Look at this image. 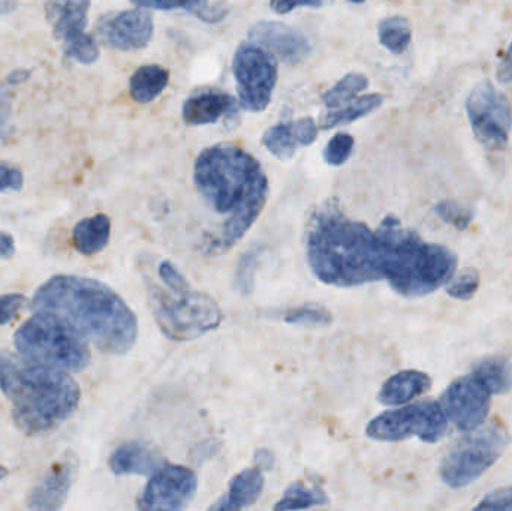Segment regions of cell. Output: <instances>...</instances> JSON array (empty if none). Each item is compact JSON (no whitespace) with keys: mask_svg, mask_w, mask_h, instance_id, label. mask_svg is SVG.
Returning a JSON list of instances; mask_svg holds the SVG:
<instances>
[{"mask_svg":"<svg viewBox=\"0 0 512 511\" xmlns=\"http://www.w3.org/2000/svg\"><path fill=\"white\" fill-rule=\"evenodd\" d=\"M6 474H8V471H6V468L0 467V480L5 479Z\"/></svg>","mask_w":512,"mask_h":511,"instance_id":"obj_49","label":"cell"},{"mask_svg":"<svg viewBox=\"0 0 512 511\" xmlns=\"http://www.w3.org/2000/svg\"><path fill=\"white\" fill-rule=\"evenodd\" d=\"M23 186V174L18 168L0 162V192L20 191Z\"/></svg>","mask_w":512,"mask_h":511,"instance_id":"obj_37","label":"cell"},{"mask_svg":"<svg viewBox=\"0 0 512 511\" xmlns=\"http://www.w3.org/2000/svg\"><path fill=\"white\" fill-rule=\"evenodd\" d=\"M498 81L502 84L512 83V42L499 65Z\"/></svg>","mask_w":512,"mask_h":511,"instance_id":"obj_44","label":"cell"},{"mask_svg":"<svg viewBox=\"0 0 512 511\" xmlns=\"http://www.w3.org/2000/svg\"><path fill=\"white\" fill-rule=\"evenodd\" d=\"M307 260L319 281L334 287H357L384 279V254L378 233L342 213L315 216Z\"/></svg>","mask_w":512,"mask_h":511,"instance_id":"obj_3","label":"cell"},{"mask_svg":"<svg viewBox=\"0 0 512 511\" xmlns=\"http://www.w3.org/2000/svg\"><path fill=\"white\" fill-rule=\"evenodd\" d=\"M228 14V8L222 3H218L215 6H204L200 11L197 12L198 17L207 23H218L225 15Z\"/></svg>","mask_w":512,"mask_h":511,"instance_id":"obj_43","label":"cell"},{"mask_svg":"<svg viewBox=\"0 0 512 511\" xmlns=\"http://www.w3.org/2000/svg\"><path fill=\"white\" fill-rule=\"evenodd\" d=\"M255 269V257L254 255H246L243 258L242 264H240L239 269V282L240 287H242L243 293H248L252 288V278H254V272L252 270Z\"/></svg>","mask_w":512,"mask_h":511,"instance_id":"obj_41","label":"cell"},{"mask_svg":"<svg viewBox=\"0 0 512 511\" xmlns=\"http://www.w3.org/2000/svg\"><path fill=\"white\" fill-rule=\"evenodd\" d=\"M15 252L14 237L5 231H0V257L9 258Z\"/></svg>","mask_w":512,"mask_h":511,"instance_id":"obj_45","label":"cell"},{"mask_svg":"<svg viewBox=\"0 0 512 511\" xmlns=\"http://www.w3.org/2000/svg\"><path fill=\"white\" fill-rule=\"evenodd\" d=\"M77 464L71 459L54 465L29 495V509L53 511L62 509L68 498Z\"/></svg>","mask_w":512,"mask_h":511,"instance_id":"obj_16","label":"cell"},{"mask_svg":"<svg viewBox=\"0 0 512 511\" xmlns=\"http://www.w3.org/2000/svg\"><path fill=\"white\" fill-rule=\"evenodd\" d=\"M27 77H29V71H15L9 75L8 83L11 84V86H15V84L23 83Z\"/></svg>","mask_w":512,"mask_h":511,"instance_id":"obj_47","label":"cell"},{"mask_svg":"<svg viewBox=\"0 0 512 511\" xmlns=\"http://www.w3.org/2000/svg\"><path fill=\"white\" fill-rule=\"evenodd\" d=\"M472 131L480 143L490 147L507 144L512 126V110L507 95L493 86L492 81H481L469 93L466 101Z\"/></svg>","mask_w":512,"mask_h":511,"instance_id":"obj_11","label":"cell"},{"mask_svg":"<svg viewBox=\"0 0 512 511\" xmlns=\"http://www.w3.org/2000/svg\"><path fill=\"white\" fill-rule=\"evenodd\" d=\"M24 302H26V299L21 294L0 296V324L9 323L23 308Z\"/></svg>","mask_w":512,"mask_h":511,"instance_id":"obj_38","label":"cell"},{"mask_svg":"<svg viewBox=\"0 0 512 511\" xmlns=\"http://www.w3.org/2000/svg\"><path fill=\"white\" fill-rule=\"evenodd\" d=\"M492 393L474 374L454 381L441 398V407L460 431H474L483 426L490 411Z\"/></svg>","mask_w":512,"mask_h":511,"instance_id":"obj_12","label":"cell"},{"mask_svg":"<svg viewBox=\"0 0 512 511\" xmlns=\"http://www.w3.org/2000/svg\"><path fill=\"white\" fill-rule=\"evenodd\" d=\"M328 503L327 495L318 486H310L304 482L289 486L282 500L274 506V510H304L310 507L324 506Z\"/></svg>","mask_w":512,"mask_h":511,"instance_id":"obj_26","label":"cell"},{"mask_svg":"<svg viewBox=\"0 0 512 511\" xmlns=\"http://www.w3.org/2000/svg\"><path fill=\"white\" fill-rule=\"evenodd\" d=\"M264 477L258 467L242 471L234 477L228 494L212 510H243L251 507L261 497Z\"/></svg>","mask_w":512,"mask_h":511,"instance_id":"obj_21","label":"cell"},{"mask_svg":"<svg viewBox=\"0 0 512 511\" xmlns=\"http://www.w3.org/2000/svg\"><path fill=\"white\" fill-rule=\"evenodd\" d=\"M354 150V138L349 134H337L328 141L324 149V159L327 164L337 165L345 164L351 158Z\"/></svg>","mask_w":512,"mask_h":511,"instance_id":"obj_32","label":"cell"},{"mask_svg":"<svg viewBox=\"0 0 512 511\" xmlns=\"http://www.w3.org/2000/svg\"><path fill=\"white\" fill-rule=\"evenodd\" d=\"M11 93H9V83L0 89V135L5 131L11 117Z\"/></svg>","mask_w":512,"mask_h":511,"instance_id":"obj_42","label":"cell"},{"mask_svg":"<svg viewBox=\"0 0 512 511\" xmlns=\"http://www.w3.org/2000/svg\"><path fill=\"white\" fill-rule=\"evenodd\" d=\"M480 287V275L477 270L469 269L451 278L447 285V293L454 299L469 300L475 296Z\"/></svg>","mask_w":512,"mask_h":511,"instance_id":"obj_31","label":"cell"},{"mask_svg":"<svg viewBox=\"0 0 512 511\" xmlns=\"http://www.w3.org/2000/svg\"><path fill=\"white\" fill-rule=\"evenodd\" d=\"M472 374L483 383L492 395L510 392L512 387V366L504 357H489L478 363Z\"/></svg>","mask_w":512,"mask_h":511,"instance_id":"obj_24","label":"cell"},{"mask_svg":"<svg viewBox=\"0 0 512 511\" xmlns=\"http://www.w3.org/2000/svg\"><path fill=\"white\" fill-rule=\"evenodd\" d=\"M45 8L54 35L62 39L63 45L86 35L84 27L87 24L90 0H47Z\"/></svg>","mask_w":512,"mask_h":511,"instance_id":"obj_17","label":"cell"},{"mask_svg":"<svg viewBox=\"0 0 512 511\" xmlns=\"http://www.w3.org/2000/svg\"><path fill=\"white\" fill-rule=\"evenodd\" d=\"M384 254V279L396 293L421 297L448 284L457 269V257L442 245L426 243L418 234L400 228L387 216L378 230Z\"/></svg>","mask_w":512,"mask_h":511,"instance_id":"obj_5","label":"cell"},{"mask_svg":"<svg viewBox=\"0 0 512 511\" xmlns=\"http://www.w3.org/2000/svg\"><path fill=\"white\" fill-rule=\"evenodd\" d=\"M382 102H384V96L376 95V93L361 96L357 101L343 107L342 110L333 111V113H328L327 116L322 117L321 128L333 129L336 126L354 122V120L367 116L376 108L381 107Z\"/></svg>","mask_w":512,"mask_h":511,"instance_id":"obj_25","label":"cell"},{"mask_svg":"<svg viewBox=\"0 0 512 511\" xmlns=\"http://www.w3.org/2000/svg\"><path fill=\"white\" fill-rule=\"evenodd\" d=\"M255 464L259 470H270L274 464V456L270 450H258L255 453Z\"/></svg>","mask_w":512,"mask_h":511,"instance_id":"obj_46","label":"cell"},{"mask_svg":"<svg viewBox=\"0 0 512 511\" xmlns=\"http://www.w3.org/2000/svg\"><path fill=\"white\" fill-rule=\"evenodd\" d=\"M447 428V416L441 404L423 401L382 413L369 423L366 434L378 441H402L418 437L424 443H438Z\"/></svg>","mask_w":512,"mask_h":511,"instance_id":"obj_9","label":"cell"},{"mask_svg":"<svg viewBox=\"0 0 512 511\" xmlns=\"http://www.w3.org/2000/svg\"><path fill=\"white\" fill-rule=\"evenodd\" d=\"M14 5V0H0V14L11 11V9H14Z\"/></svg>","mask_w":512,"mask_h":511,"instance_id":"obj_48","label":"cell"},{"mask_svg":"<svg viewBox=\"0 0 512 511\" xmlns=\"http://www.w3.org/2000/svg\"><path fill=\"white\" fill-rule=\"evenodd\" d=\"M0 387L12 402L15 426L27 435L39 434L65 422L80 402V387L62 369L0 363Z\"/></svg>","mask_w":512,"mask_h":511,"instance_id":"obj_4","label":"cell"},{"mask_svg":"<svg viewBox=\"0 0 512 511\" xmlns=\"http://www.w3.org/2000/svg\"><path fill=\"white\" fill-rule=\"evenodd\" d=\"M102 41L117 50H141L153 36V18L144 9H129L102 17L98 23Z\"/></svg>","mask_w":512,"mask_h":511,"instance_id":"obj_14","label":"cell"},{"mask_svg":"<svg viewBox=\"0 0 512 511\" xmlns=\"http://www.w3.org/2000/svg\"><path fill=\"white\" fill-rule=\"evenodd\" d=\"M195 185L207 203L230 215L224 227L225 248L236 245L252 227L268 195V180L254 156L231 144L204 150L195 162Z\"/></svg>","mask_w":512,"mask_h":511,"instance_id":"obj_2","label":"cell"},{"mask_svg":"<svg viewBox=\"0 0 512 511\" xmlns=\"http://www.w3.org/2000/svg\"><path fill=\"white\" fill-rule=\"evenodd\" d=\"M349 2H354V3H363L364 0H349Z\"/></svg>","mask_w":512,"mask_h":511,"instance_id":"obj_50","label":"cell"},{"mask_svg":"<svg viewBox=\"0 0 512 511\" xmlns=\"http://www.w3.org/2000/svg\"><path fill=\"white\" fill-rule=\"evenodd\" d=\"M283 320L297 326L318 327L328 326L333 320L330 312L322 306H301L286 312Z\"/></svg>","mask_w":512,"mask_h":511,"instance_id":"obj_30","label":"cell"},{"mask_svg":"<svg viewBox=\"0 0 512 511\" xmlns=\"http://www.w3.org/2000/svg\"><path fill=\"white\" fill-rule=\"evenodd\" d=\"M510 443L502 426L477 428L459 441L445 456L441 477L451 488H465L480 479L501 458Z\"/></svg>","mask_w":512,"mask_h":511,"instance_id":"obj_8","label":"cell"},{"mask_svg":"<svg viewBox=\"0 0 512 511\" xmlns=\"http://www.w3.org/2000/svg\"><path fill=\"white\" fill-rule=\"evenodd\" d=\"M150 305L159 329L173 341H192L222 323L218 303L191 287L161 288L150 282Z\"/></svg>","mask_w":512,"mask_h":511,"instance_id":"obj_7","label":"cell"},{"mask_svg":"<svg viewBox=\"0 0 512 511\" xmlns=\"http://www.w3.org/2000/svg\"><path fill=\"white\" fill-rule=\"evenodd\" d=\"M432 387L429 375L420 371H402L385 381L379 392V402L384 405H403L426 393Z\"/></svg>","mask_w":512,"mask_h":511,"instance_id":"obj_20","label":"cell"},{"mask_svg":"<svg viewBox=\"0 0 512 511\" xmlns=\"http://www.w3.org/2000/svg\"><path fill=\"white\" fill-rule=\"evenodd\" d=\"M233 69L243 107L254 113L264 111L270 104L277 81L274 57L262 48L245 42L234 54Z\"/></svg>","mask_w":512,"mask_h":511,"instance_id":"obj_10","label":"cell"},{"mask_svg":"<svg viewBox=\"0 0 512 511\" xmlns=\"http://www.w3.org/2000/svg\"><path fill=\"white\" fill-rule=\"evenodd\" d=\"M170 80V72L159 65H146L138 68L131 78V96L140 104L153 101L161 95Z\"/></svg>","mask_w":512,"mask_h":511,"instance_id":"obj_23","label":"cell"},{"mask_svg":"<svg viewBox=\"0 0 512 511\" xmlns=\"http://www.w3.org/2000/svg\"><path fill=\"white\" fill-rule=\"evenodd\" d=\"M262 143L267 147L268 152L273 153L279 159L292 158L297 152V147L300 146L291 123L288 125L279 123V125L271 126L265 131Z\"/></svg>","mask_w":512,"mask_h":511,"instance_id":"obj_28","label":"cell"},{"mask_svg":"<svg viewBox=\"0 0 512 511\" xmlns=\"http://www.w3.org/2000/svg\"><path fill=\"white\" fill-rule=\"evenodd\" d=\"M291 126L300 146H310L318 137V128H316L315 120L312 117L295 120Z\"/></svg>","mask_w":512,"mask_h":511,"instance_id":"obj_36","label":"cell"},{"mask_svg":"<svg viewBox=\"0 0 512 511\" xmlns=\"http://www.w3.org/2000/svg\"><path fill=\"white\" fill-rule=\"evenodd\" d=\"M324 5V0H271L270 6L277 14H288L292 9L300 6H309V8H319Z\"/></svg>","mask_w":512,"mask_h":511,"instance_id":"obj_40","label":"cell"},{"mask_svg":"<svg viewBox=\"0 0 512 511\" xmlns=\"http://www.w3.org/2000/svg\"><path fill=\"white\" fill-rule=\"evenodd\" d=\"M159 278L162 279V282H164L168 288L189 287L185 276H183L173 264L168 263V261H162V263L159 264Z\"/></svg>","mask_w":512,"mask_h":511,"instance_id":"obj_39","label":"cell"},{"mask_svg":"<svg viewBox=\"0 0 512 511\" xmlns=\"http://www.w3.org/2000/svg\"><path fill=\"white\" fill-rule=\"evenodd\" d=\"M249 36L288 63L301 62L312 51L300 32L277 21H259L251 27Z\"/></svg>","mask_w":512,"mask_h":511,"instance_id":"obj_15","label":"cell"},{"mask_svg":"<svg viewBox=\"0 0 512 511\" xmlns=\"http://www.w3.org/2000/svg\"><path fill=\"white\" fill-rule=\"evenodd\" d=\"M135 5L141 8L153 9H186L197 14L201 8L206 6L207 0H132Z\"/></svg>","mask_w":512,"mask_h":511,"instance_id":"obj_34","label":"cell"},{"mask_svg":"<svg viewBox=\"0 0 512 511\" xmlns=\"http://www.w3.org/2000/svg\"><path fill=\"white\" fill-rule=\"evenodd\" d=\"M32 311L57 315L104 353H128L137 341L134 312L119 294L93 279L51 278L33 296Z\"/></svg>","mask_w":512,"mask_h":511,"instance_id":"obj_1","label":"cell"},{"mask_svg":"<svg viewBox=\"0 0 512 511\" xmlns=\"http://www.w3.org/2000/svg\"><path fill=\"white\" fill-rule=\"evenodd\" d=\"M15 347L24 359L62 371H83L90 351L83 336L65 320L48 312H36L14 336Z\"/></svg>","mask_w":512,"mask_h":511,"instance_id":"obj_6","label":"cell"},{"mask_svg":"<svg viewBox=\"0 0 512 511\" xmlns=\"http://www.w3.org/2000/svg\"><path fill=\"white\" fill-rule=\"evenodd\" d=\"M197 492L194 471L183 465H164L153 474L140 500L143 510H183Z\"/></svg>","mask_w":512,"mask_h":511,"instance_id":"obj_13","label":"cell"},{"mask_svg":"<svg viewBox=\"0 0 512 511\" xmlns=\"http://www.w3.org/2000/svg\"><path fill=\"white\" fill-rule=\"evenodd\" d=\"M164 467L161 453L143 443H126L120 446L110 458V468L117 476L138 474L150 476Z\"/></svg>","mask_w":512,"mask_h":511,"instance_id":"obj_18","label":"cell"},{"mask_svg":"<svg viewBox=\"0 0 512 511\" xmlns=\"http://www.w3.org/2000/svg\"><path fill=\"white\" fill-rule=\"evenodd\" d=\"M111 222L107 215L92 216V218L83 219L78 222L74 228L75 248L84 255H93L102 251L110 240Z\"/></svg>","mask_w":512,"mask_h":511,"instance_id":"obj_22","label":"cell"},{"mask_svg":"<svg viewBox=\"0 0 512 511\" xmlns=\"http://www.w3.org/2000/svg\"><path fill=\"white\" fill-rule=\"evenodd\" d=\"M379 41L385 48L394 54L403 53L411 44L412 30L411 24L406 18L390 17L385 18L379 24Z\"/></svg>","mask_w":512,"mask_h":511,"instance_id":"obj_27","label":"cell"},{"mask_svg":"<svg viewBox=\"0 0 512 511\" xmlns=\"http://www.w3.org/2000/svg\"><path fill=\"white\" fill-rule=\"evenodd\" d=\"M236 110L233 96L224 92H206L191 96L183 104V120L188 125L200 126L218 122L221 117Z\"/></svg>","mask_w":512,"mask_h":511,"instance_id":"obj_19","label":"cell"},{"mask_svg":"<svg viewBox=\"0 0 512 511\" xmlns=\"http://www.w3.org/2000/svg\"><path fill=\"white\" fill-rule=\"evenodd\" d=\"M477 510H512V486L490 492L484 500L475 507Z\"/></svg>","mask_w":512,"mask_h":511,"instance_id":"obj_35","label":"cell"},{"mask_svg":"<svg viewBox=\"0 0 512 511\" xmlns=\"http://www.w3.org/2000/svg\"><path fill=\"white\" fill-rule=\"evenodd\" d=\"M435 212L442 221L453 225L457 230H466L472 221V213L456 201H442L436 206Z\"/></svg>","mask_w":512,"mask_h":511,"instance_id":"obj_33","label":"cell"},{"mask_svg":"<svg viewBox=\"0 0 512 511\" xmlns=\"http://www.w3.org/2000/svg\"><path fill=\"white\" fill-rule=\"evenodd\" d=\"M367 84H369V80H367L366 75L357 74V72L345 75L336 86L331 87L328 92L324 93L322 101L328 108L340 107V105L346 104V102L355 98L358 93L363 92Z\"/></svg>","mask_w":512,"mask_h":511,"instance_id":"obj_29","label":"cell"}]
</instances>
